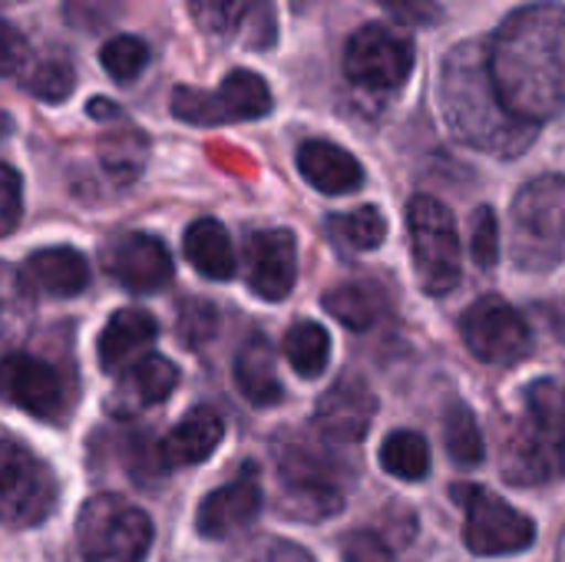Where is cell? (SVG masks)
Segmentation results:
<instances>
[{
	"label": "cell",
	"mask_w": 565,
	"mask_h": 562,
	"mask_svg": "<svg viewBox=\"0 0 565 562\" xmlns=\"http://www.w3.org/2000/svg\"><path fill=\"white\" fill-rule=\"evenodd\" d=\"M377 401L361 378H341L315 407V431L328 444H358L371 431Z\"/></svg>",
	"instance_id": "9a60e30c"
},
{
	"label": "cell",
	"mask_w": 565,
	"mask_h": 562,
	"mask_svg": "<svg viewBox=\"0 0 565 562\" xmlns=\"http://www.w3.org/2000/svg\"><path fill=\"white\" fill-rule=\"evenodd\" d=\"M0 391L40 421H63L73 404L70 381L60 368L43 358L10 351L0 361Z\"/></svg>",
	"instance_id": "4fadbf2b"
},
{
	"label": "cell",
	"mask_w": 565,
	"mask_h": 562,
	"mask_svg": "<svg viewBox=\"0 0 565 562\" xmlns=\"http://www.w3.org/2000/svg\"><path fill=\"white\" fill-rule=\"evenodd\" d=\"M565 252V176H540L513 199V262L553 272Z\"/></svg>",
	"instance_id": "277c9868"
},
{
	"label": "cell",
	"mask_w": 565,
	"mask_h": 562,
	"mask_svg": "<svg viewBox=\"0 0 565 562\" xmlns=\"http://www.w3.org/2000/svg\"><path fill=\"white\" fill-rule=\"evenodd\" d=\"M238 562H315L301 547L288 543V540H258L252 543V550H245V556Z\"/></svg>",
	"instance_id": "60d3db41"
},
{
	"label": "cell",
	"mask_w": 565,
	"mask_h": 562,
	"mask_svg": "<svg viewBox=\"0 0 565 562\" xmlns=\"http://www.w3.org/2000/svg\"><path fill=\"white\" fill-rule=\"evenodd\" d=\"M285 358L301 378H318L331 358V338L318 321H298L285 335Z\"/></svg>",
	"instance_id": "f546056e"
},
{
	"label": "cell",
	"mask_w": 565,
	"mask_h": 562,
	"mask_svg": "<svg viewBox=\"0 0 565 562\" xmlns=\"http://www.w3.org/2000/svg\"><path fill=\"white\" fill-rule=\"evenodd\" d=\"M159 325L142 308H122L109 318L99 335V364L103 371H119L132 354H139L149 341H156Z\"/></svg>",
	"instance_id": "cb8c5ba5"
},
{
	"label": "cell",
	"mask_w": 565,
	"mask_h": 562,
	"mask_svg": "<svg viewBox=\"0 0 565 562\" xmlns=\"http://www.w3.org/2000/svg\"><path fill=\"white\" fill-rule=\"evenodd\" d=\"M262 510V480L255 467H245L235 480L212 490L195 513V527L205 540H228L242 533Z\"/></svg>",
	"instance_id": "e0dca14e"
},
{
	"label": "cell",
	"mask_w": 565,
	"mask_h": 562,
	"mask_svg": "<svg viewBox=\"0 0 565 562\" xmlns=\"http://www.w3.org/2000/svg\"><path fill=\"white\" fill-rule=\"evenodd\" d=\"M440 109L450 132L490 156H520L533 142L530 123L513 116L497 93L480 43H460L440 66Z\"/></svg>",
	"instance_id": "7a4b0ae2"
},
{
	"label": "cell",
	"mask_w": 565,
	"mask_h": 562,
	"mask_svg": "<svg viewBox=\"0 0 565 562\" xmlns=\"http://www.w3.org/2000/svg\"><path fill=\"white\" fill-rule=\"evenodd\" d=\"M546 321H550V331H553L556 344L563 348L565 354V295L553 298V301L546 305Z\"/></svg>",
	"instance_id": "7bdbcfd3"
},
{
	"label": "cell",
	"mask_w": 565,
	"mask_h": 562,
	"mask_svg": "<svg viewBox=\"0 0 565 562\" xmlns=\"http://www.w3.org/2000/svg\"><path fill=\"white\" fill-rule=\"evenodd\" d=\"M248 285L265 301H281L291 295L298 278V248L288 229H265L248 238L245 248Z\"/></svg>",
	"instance_id": "2e32d148"
},
{
	"label": "cell",
	"mask_w": 565,
	"mask_h": 562,
	"mask_svg": "<svg viewBox=\"0 0 565 562\" xmlns=\"http://www.w3.org/2000/svg\"><path fill=\"white\" fill-rule=\"evenodd\" d=\"M215 308L205 305V301H192L179 311V335L189 341V344H202L215 335Z\"/></svg>",
	"instance_id": "ab89813d"
},
{
	"label": "cell",
	"mask_w": 565,
	"mask_h": 562,
	"mask_svg": "<svg viewBox=\"0 0 565 562\" xmlns=\"http://www.w3.org/2000/svg\"><path fill=\"white\" fill-rule=\"evenodd\" d=\"M30 43L26 36L7 20L0 17V76H23V70L30 66Z\"/></svg>",
	"instance_id": "74e56055"
},
{
	"label": "cell",
	"mask_w": 565,
	"mask_h": 562,
	"mask_svg": "<svg viewBox=\"0 0 565 562\" xmlns=\"http://www.w3.org/2000/svg\"><path fill=\"white\" fill-rule=\"evenodd\" d=\"M149 159V139L132 129V126H119V129H106L99 139V162L106 169V176L119 185L136 182L139 172L146 169Z\"/></svg>",
	"instance_id": "4316f807"
},
{
	"label": "cell",
	"mask_w": 565,
	"mask_h": 562,
	"mask_svg": "<svg viewBox=\"0 0 565 562\" xmlns=\"http://www.w3.org/2000/svg\"><path fill=\"white\" fill-rule=\"evenodd\" d=\"M122 13V0H63V17L73 30L99 33Z\"/></svg>",
	"instance_id": "e575fe53"
},
{
	"label": "cell",
	"mask_w": 565,
	"mask_h": 562,
	"mask_svg": "<svg viewBox=\"0 0 565 562\" xmlns=\"http://www.w3.org/2000/svg\"><path fill=\"white\" fill-rule=\"evenodd\" d=\"M179 384V371L169 358L162 354H146L139 358L119 381L116 394H113V404L116 411L129 414V411H142V407H152V404H162Z\"/></svg>",
	"instance_id": "44dd1931"
},
{
	"label": "cell",
	"mask_w": 565,
	"mask_h": 562,
	"mask_svg": "<svg viewBox=\"0 0 565 562\" xmlns=\"http://www.w3.org/2000/svg\"><path fill=\"white\" fill-rule=\"evenodd\" d=\"M89 116L93 119H119V109H116V103H109V99H93L89 103Z\"/></svg>",
	"instance_id": "ee69618b"
},
{
	"label": "cell",
	"mask_w": 565,
	"mask_h": 562,
	"mask_svg": "<svg viewBox=\"0 0 565 562\" xmlns=\"http://www.w3.org/2000/svg\"><path fill=\"white\" fill-rule=\"evenodd\" d=\"M374 3H381L387 13H394L401 23H411V26H427L440 20V7L434 0H374Z\"/></svg>",
	"instance_id": "b9f144b4"
},
{
	"label": "cell",
	"mask_w": 565,
	"mask_h": 562,
	"mask_svg": "<svg viewBox=\"0 0 565 562\" xmlns=\"http://www.w3.org/2000/svg\"><path fill=\"white\" fill-rule=\"evenodd\" d=\"M454 500L467 510V547L477 556L523 553L536 540V527L526 513L477 484H457Z\"/></svg>",
	"instance_id": "9c48e42d"
},
{
	"label": "cell",
	"mask_w": 565,
	"mask_h": 562,
	"mask_svg": "<svg viewBox=\"0 0 565 562\" xmlns=\"http://www.w3.org/2000/svg\"><path fill=\"white\" fill-rule=\"evenodd\" d=\"M444 441H447V454L454 464L460 467H477L487 454L483 447V434L477 427V417L467 404H450L447 407V421H444Z\"/></svg>",
	"instance_id": "1f68e13d"
},
{
	"label": "cell",
	"mask_w": 565,
	"mask_h": 562,
	"mask_svg": "<svg viewBox=\"0 0 565 562\" xmlns=\"http://www.w3.org/2000/svg\"><path fill=\"white\" fill-rule=\"evenodd\" d=\"M328 235L341 252H374L387 238L384 212L374 205H361L354 212H341L328 219Z\"/></svg>",
	"instance_id": "f1b7e54d"
},
{
	"label": "cell",
	"mask_w": 565,
	"mask_h": 562,
	"mask_svg": "<svg viewBox=\"0 0 565 562\" xmlns=\"http://www.w3.org/2000/svg\"><path fill=\"white\" fill-rule=\"evenodd\" d=\"M324 308L344 328L367 331L384 321V315L391 311V298L377 282H351V285L331 288L324 295Z\"/></svg>",
	"instance_id": "484cf974"
},
{
	"label": "cell",
	"mask_w": 565,
	"mask_h": 562,
	"mask_svg": "<svg viewBox=\"0 0 565 562\" xmlns=\"http://www.w3.org/2000/svg\"><path fill=\"white\" fill-rule=\"evenodd\" d=\"M500 99L530 126L565 113V7L530 3L513 10L487 46Z\"/></svg>",
	"instance_id": "6da1fadb"
},
{
	"label": "cell",
	"mask_w": 565,
	"mask_h": 562,
	"mask_svg": "<svg viewBox=\"0 0 565 562\" xmlns=\"http://www.w3.org/2000/svg\"><path fill=\"white\" fill-rule=\"evenodd\" d=\"M106 262H109V275L122 288H129L136 295L159 291L172 278V255H169V248L156 235H146V232L122 235L109 248Z\"/></svg>",
	"instance_id": "ac0fdd59"
},
{
	"label": "cell",
	"mask_w": 565,
	"mask_h": 562,
	"mask_svg": "<svg viewBox=\"0 0 565 562\" xmlns=\"http://www.w3.org/2000/svg\"><path fill=\"white\" fill-rule=\"evenodd\" d=\"M26 278L50 298H73L89 285V265L76 248H40L23 265Z\"/></svg>",
	"instance_id": "7402d4cb"
},
{
	"label": "cell",
	"mask_w": 565,
	"mask_h": 562,
	"mask_svg": "<svg viewBox=\"0 0 565 562\" xmlns=\"http://www.w3.org/2000/svg\"><path fill=\"white\" fill-rule=\"evenodd\" d=\"M73 83L76 76L66 56H43L26 76V89L43 103H63L73 93Z\"/></svg>",
	"instance_id": "836d02e7"
},
{
	"label": "cell",
	"mask_w": 565,
	"mask_h": 562,
	"mask_svg": "<svg viewBox=\"0 0 565 562\" xmlns=\"http://www.w3.org/2000/svg\"><path fill=\"white\" fill-rule=\"evenodd\" d=\"M195 23L222 40H238L245 46L265 50L275 43V13L268 0H189Z\"/></svg>",
	"instance_id": "5bb4252c"
},
{
	"label": "cell",
	"mask_w": 565,
	"mask_h": 562,
	"mask_svg": "<svg viewBox=\"0 0 565 562\" xmlns=\"http://www.w3.org/2000/svg\"><path fill=\"white\" fill-rule=\"evenodd\" d=\"M23 219V182L20 172L0 162V238L10 235Z\"/></svg>",
	"instance_id": "8d00e7d4"
},
{
	"label": "cell",
	"mask_w": 565,
	"mask_h": 562,
	"mask_svg": "<svg viewBox=\"0 0 565 562\" xmlns=\"http://www.w3.org/2000/svg\"><path fill=\"white\" fill-rule=\"evenodd\" d=\"M172 113L192 126H222L242 119H262L271 113V89L252 70H232L215 93L205 89H175Z\"/></svg>",
	"instance_id": "30bf717a"
},
{
	"label": "cell",
	"mask_w": 565,
	"mask_h": 562,
	"mask_svg": "<svg viewBox=\"0 0 565 562\" xmlns=\"http://www.w3.org/2000/svg\"><path fill=\"white\" fill-rule=\"evenodd\" d=\"M182 248L199 275H205L212 282H228L235 275V248L218 219H195L185 229Z\"/></svg>",
	"instance_id": "d4e9b609"
},
{
	"label": "cell",
	"mask_w": 565,
	"mask_h": 562,
	"mask_svg": "<svg viewBox=\"0 0 565 562\" xmlns=\"http://www.w3.org/2000/svg\"><path fill=\"white\" fill-rule=\"evenodd\" d=\"M556 562H565V530H563V540H559V550H556Z\"/></svg>",
	"instance_id": "bcb514c9"
},
{
	"label": "cell",
	"mask_w": 565,
	"mask_h": 562,
	"mask_svg": "<svg viewBox=\"0 0 565 562\" xmlns=\"http://www.w3.org/2000/svg\"><path fill=\"white\" fill-rule=\"evenodd\" d=\"M500 470L513 487H540L565 477V381L546 378L526 388Z\"/></svg>",
	"instance_id": "3957f363"
},
{
	"label": "cell",
	"mask_w": 565,
	"mask_h": 562,
	"mask_svg": "<svg viewBox=\"0 0 565 562\" xmlns=\"http://www.w3.org/2000/svg\"><path fill=\"white\" fill-rule=\"evenodd\" d=\"M99 63H103V70H106L113 79L129 83V79H136V76L146 70V63H149V46H146L139 36H113V40L103 43Z\"/></svg>",
	"instance_id": "d6a6232c"
},
{
	"label": "cell",
	"mask_w": 565,
	"mask_h": 562,
	"mask_svg": "<svg viewBox=\"0 0 565 562\" xmlns=\"http://www.w3.org/2000/svg\"><path fill=\"white\" fill-rule=\"evenodd\" d=\"M473 258L480 268H493L497 258H500V222H497V212L487 205V209H477L473 215Z\"/></svg>",
	"instance_id": "d590c367"
},
{
	"label": "cell",
	"mask_w": 565,
	"mask_h": 562,
	"mask_svg": "<svg viewBox=\"0 0 565 562\" xmlns=\"http://www.w3.org/2000/svg\"><path fill=\"white\" fill-rule=\"evenodd\" d=\"M414 70V43L384 23L361 26L344 46V76L361 89H397Z\"/></svg>",
	"instance_id": "8fae6325"
},
{
	"label": "cell",
	"mask_w": 565,
	"mask_h": 562,
	"mask_svg": "<svg viewBox=\"0 0 565 562\" xmlns=\"http://www.w3.org/2000/svg\"><path fill=\"white\" fill-rule=\"evenodd\" d=\"M235 384L255 407H271L281 401V381L275 368V348L265 335H252L235 354Z\"/></svg>",
	"instance_id": "603a6c76"
},
{
	"label": "cell",
	"mask_w": 565,
	"mask_h": 562,
	"mask_svg": "<svg viewBox=\"0 0 565 562\" xmlns=\"http://www.w3.org/2000/svg\"><path fill=\"white\" fill-rule=\"evenodd\" d=\"M83 562H142L152 547V520L116 494H96L76 517Z\"/></svg>",
	"instance_id": "5b68a950"
},
{
	"label": "cell",
	"mask_w": 565,
	"mask_h": 562,
	"mask_svg": "<svg viewBox=\"0 0 565 562\" xmlns=\"http://www.w3.org/2000/svg\"><path fill=\"white\" fill-rule=\"evenodd\" d=\"M275 454L285 487V510L301 520H321L341 510V460L308 441H281Z\"/></svg>",
	"instance_id": "52a82bcc"
},
{
	"label": "cell",
	"mask_w": 565,
	"mask_h": 562,
	"mask_svg": "<svg viewBox=\"0 0 565 562\" xmlns=\"http://www.w3.org/2000/svg\"><path fill=\"white\" fill-rule=\"evenodd\" d=\"M381 464L397 480H424L430 470V447L414 431H394L381 447Z\"/></svg>",
	"instance_id": "4dcf8cb0"
},
{
	"label": "cell",
	"mask_w": 565,
	"mask_h": 562,
	"mask_svg": "<svg viewBox=\"0 0 565 562\" xmlns=\"http://www.w3.org/2000/svg\"><path fill=\"white\" fill-rule=\"evenodd\" d=\"M10 126H13V123H10V116H7V113L0 109V139H3L7 132H10Z\"/></svg>",
	"instance_id": "f6af8a7d"
},
{
	"label": "cell",
	"mask_w": 565,
	"mask_h": 562,
	"mask_svg": "<svg viewBox=\"0 0 565 562\" xmlns=\"http://www.w3.org/2000/svg\"><path fill=\"white\" fill-rule=\"evenodd\" d=\"M298 172L305 176L308 185H315L324 195H344V192H354L364 182L361 162L348 149H341V146L328 142V139L301 142Z\"/></svg>",
	"instance_id": "d6986e66"
},
{
	"label": "cell",
	"mask_w": 565,
	"mask_h": 562,
	"mask_svg": "<svg viewBox=\"0 0 565 562\" xmlns=\"http://www.w3.org/2000/svg\"><path fill=\"white\" fill-rule=\"evenodd\" d=\"M341 560L344 562H394L391 547L371 533V530H358V533H348L341 540Z\"/></svg>",
	"instance_id": "f35d334b"
},
{
	"label": "cell",
	"mask_w": 565,
	"mask_h": 562,
	"mask_svg": "<svg viewBox=\"0 0 565 562\" xmlns=\"http://www.w3.org/2000/svg\"><path fill=\"white\" fill-rule=\"evenodd\" d=\"M407 229L420 288L434 298L450 295L463 278L460 235L450 209L434 195H417L407 205Z\"/></svg>",
	"instance_id": "8992f818"
},
{
	"label": "cell",
	"mask_w": 565,
	"mask_h": 562,
	"mask_svg": "<svg viewBox=\"0 0 565 562\" xmlns=\"http://www.w3.org/2000/svg\"><path fill=\"white\" fill-rule=\"evenodd\" d=\"M56 507L53 470L20 441L0 434V523L10 530L40 527Z\"/></svg>",
	"instance_id": "ba28073f"
},
{
	"label": "cell",
	"mask_w": 565,
	"mask_h": 562,
	"mask_svg": "<svg viewBox=\"0 0 565 562\" xmlns=\"http://www.w3.org/2000/svg\"><path fill=\"white\" fill-rule=\"evenodd\" d=\"M460 331L467 348L487 364H516L533 348V331L526 318L497 295L473 301L460 318Z\"/></svg>",
	"instance_id": "7c38bea8"
},
{
	"label": "cell",
	"mask_w": 565,
	"mask_h": 562,
	"mask_svg": "<svg viewBox=\"0 0 565 562\" xmlns=\"http://www.w3.org/2000/svg\"><path fill=\"white\" fill-rule=\"evenodd\" d=\"M222 437H225L222 417L212 407H195L159 444L162 464L166 467H192V464H202V460H209L218 450Z\"/></svg>",
	"instance_id": "ffe728a7"
},
{
	"label": "cell",
	"mask_w": 565,
	"mask_h": 562,
	"mask_svg": "<svg viewBox=\"0 0 565 562\" xmlns=\"http://www.w3.org/2000/svg\"><path fill=\"white\" fill-rule=\"evenodd\" d=\"M33 325V298L20 272L0 262V351L10 354L13 344L26 338Z\"/></svg>",
	"instance_id": "83f0119b"
}]
</instances>
